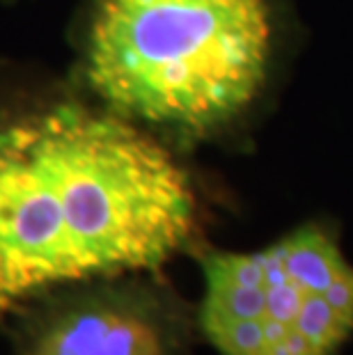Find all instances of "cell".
<instances>
[{
  "mask_svg": "<svg viewBox=\"0 0 353 355\" xmlns=\"http://www.w3.org/2000/svg\"><path fill=\"white\" fill-rule=\"evenodd\" d=\"M193 227L189 175L117 112L62 103L0 126V314L161 268Z\"/></svg>",
  "mask_w": 353,
  "mask_h": 355,
  "instance_id": "1",
  "label": "cell"
},
{
  "mask_svg": "<svg viewBox=\"0 0 353 355\" xmlns=\"http://www.w3.org/2000/svg\"><path fill=\"white\" fill-rule=\"evenodd\" d=\"M268 55L266 0H99L85 71L117 115L202 133L257 96Z\"/></svg>",
  "mask_w": 353,
  "mask_h": 355,
  "instance_id": "2",
  "label": "cell"
},
{
  "mask_svg": "<svg viewBox=\"0 0 353 355\" xmlns=\"http://www.w3.org/2000/svg\"><path fill=\"white\" fill-rule=\"evenodd\" d=\"M168 314L133 286H99L42 309L21 337L19 355H175Z\"/></svg>",
  "mask_w": 353,
  "mask_h": 355,
  "instance_id": "3",
  "label": "cell"
},
{
  "mask_svg": "<svg viewBox=\"0 0 353 355\" xmlns=\"http://www.w3.org/2000/svg\"><path fill=\"white\" fill-rule=\"evenodd\" d=\"M294 328L326 355L333 353L353 330L349 323L342 321V316L335 312L333 305L328 303L326 293H310L305 298Z\"/></svg>",
  "mask_w": 353,
  "mask_h": 355,
  "instance_id": "4",
  "label": "cell"
},
{
  "mask_svg": "<svg viewBox=\"0 0 353 355\" xmlns=\"http://www.w3.org/2000/svg\"><path fill=\"white\" fill-rule=\"evenodd\" d=\"M202 332L221 355H264L266 339L261 319L218 321L202 326Z\"/></svg>",
  "mask_w": 353,
  "mask_h": 355,
  "instance_id": "5",
  "label": "cell"
},
{
  "mask_svg": "<svg viewBox=\"0 0 353 355\" xmlns=\"http://www.w3.org/2000/svg\"><path fill=\"white\" fill-rule=\"evenodd\" d=\"M326 298L333 305L335 312L342 316V321L353 328V268L351 266L328 286Z\"/></svg>",
  "mask_w": 353,
  "mask_h": 355,
  "instance_id": "6",
  "label": "cell"
},
{
  "mask_svg": "<svg viewBox=\"0 0 353 355\" xmlns=\"http://www.w3.org/2000/svg\"><path fill=\"white\" fill-rule=\"evenodd\" d=\"M264 355H326V353H321L305 335H300L296 328H291L287 332V337L280 344L268 346Z\"/></svg>",
  "mask_w": 353,
  "mask_h": 355,
  "instance_id": "7",
  "label": "cell"
}]
</instances>
